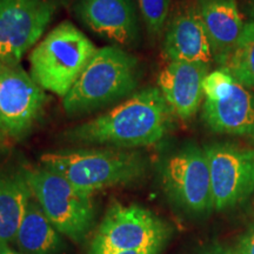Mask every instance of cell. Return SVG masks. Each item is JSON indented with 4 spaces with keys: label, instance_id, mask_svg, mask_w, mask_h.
Returning <instances> with one entry per match:
<instances>
[{
    "label": "cell",
    "instance_id": "6da1fadb",
    "mask_svg": "<svg viewBox=\"0 0 254 254\" xmlns=\"http://www.w3.org/2000/svg\"><path fill=\"white\" fill-rule=\"evenodd\" d=\"M172 113L158 87H145L114 109L72 127L64 139L125 150L151 146L167 133Z\"/></svg>",
    "mask_w": 254,
    "mask_h": 254
},
{
    "label": "cell",
    "instance_id": "ba28073f",
    "mask_svg": "<svg viewBox=\"0 0 254 254\" xmlns=\"http://www.w3.org/2000/svg\"><path fill=\"white\" fill-rule=\"evenodd\" d=\"M161 183L171 201L187 213L204 214L213 209L205 148L186 145L165 159Z\"/></svg>",
    "mask_w": 254,
    "mask_h": 254
},
{
    "label": "cell",
    "instance_id": "3957f363",
    "mask_svg": "<svg viewBox=\"0 0 254 254\" xmlns=\"http://www.w3.org/2000/svg\"><path fill=\"white\" fill-rule=\"evenodd\" d=\"M139 60L119 46L98 49L86 68L63 98L68 116L103 109L131 94L139 84Z\"/></svg>",
    "mask_w": 254,
    "mask_h": 254
},
{
    "label": "cell",
    "instance_id": "52a82bcc",
    "mask_svg": "<svg viewBox=\"0 0 254 254\" xmlns=\"http://www.w3.org/2000/svg\"><path fill=\"white\" fill-rule=\"evenodd\" d=\"M202 118L212 131L254 138V92L241 85L227 69L206 75Z\"/></svg>",
    "mask_w": 254,
    "mask_h": 254
},
{
    "label": "cell",
    "instance_id": "7402d4cb",
    "mask_svg": "<svg viewBox=\"0 0 254 254\" xmlns=\"http://www.w3.org/2000/svg\"><path fill=\"white\" fill-rule=\"evenodd\" d=\"M0 254H23L18 250H14L9 244L0 243Z\"/></svg>",
    "mask_w": 254,
    "mask_h": 254
},
{
    "label": "cell",
    "instance_id": "4fadbf2b",
    "mask_svg": "<svg viewBox=\"0 0 254 254\" xmlns=\"http://www.w3.org/2000/svg\"><path fill=\"white\" fill-rule=\"evenodd\" d=\"M209 65L198 63L168 62L158 78V88L180 119L192 118L199 110L204 90L202 85L208 74Z\"/></svg>",
    "mask_w": 254,
    "mask_h": 254
},
{
    "label": "cell",
    "instance_id": "ffe728a7",
    "mask_svg": "<svg viewBox=\"0 0 254 254\" xmlns=\"http://www.w3.org/2000/svg\"><path fill=\"white\" fill-rule=\"evenodd\" d=\"M237 254H254V230L243 238Z\"/></svg>",
    "mask_w": 254,
    "mask_h": 254
},
{
    "label": "cell",
    "instance_id": "ac0fdd59",
    "mask_svg": "<svg viewBox=\"0 0 254 254\" xmlns=\"http://www.w3.org/2000/svg\"><path fill=\"white\" fill-rule=\"evenodd\" d=\"M247 88H254V20L245 24L234 49L219 63Z\"/></svg>",
    "mask_w": 254,
    "mask_h": 254
},
{
    "label": "cell",
    "instance_id": "603a6c76",
    "mask_svg": "<svg viewBox=\"0 0 254 254\" xmlns=\"http://www.w3.org/2000/svg\"><path fill=\"white\" fill-rule=\"evenodd\" d=\"M200 254H237V253H232V251L225 250L222 249V247H213V249L205 251V252Z\"/></svg>",
    "mask_w": 254,
    "mask_h": 254
},
{
    "label": "cell",
    "instance_id": "5b68a950",
    "mask_svg": "<svg viewBox=\"0 0 254 254\" xmlns=\"http://www.w3.org/2000/svg\"><path fill=\"white\" fill-rule=\"evenodd\" d=\"M24 171L32 194L56 230L77 244L86 240L95 222L93 194L43 166Z\"/></svg>",
    "mask_w": 254,
    "mask_h": 254
},
{
    "label": "cell",
    "instance_id": "277c9868",
    "mask_svg": "<svg viewBox=\"0 0 254 254\" xmlns=\"http://www.w3.org/2000/svg\"><path fill=\"white\" fill-rule=\"evenodd\" d=\"M97 50L78 27L64 21L32 50L30 74L43 90L65 98Z\"/></svg>",
    "mask_w": 254,
    "mask_h": 254
},
{
    "label": "cell",
    "instance_id": "9c48e42d",
    "mask_svg": "<svg viewBox=\"0 0 254 254\" xmlns=\"http://www.w3.org/2000/svg\"><path fill=\"white\" fill-rule=\"evenodd\" d=\"M45 103V90L19 63L0 62V122L7 136H26L43 114Z\"/></svg>",
    "mask_w": 254,
    "mask_h": 254
},
{
    "label": "cell",
    "instance_id": "cb8c5ba5",
    "mask_svg": "<svg viewBox=\"0 0 254 254\" xmlns=\"http://www.w3.org/2000/svg\"><path fill=\"white\" fill-rule=\"evenodd\" d=\"M250 15L253 18V20H254V0H252L250 4Z\"/></svg>",
    "mask_w": 254,
    "mask_h": 254
},
{
    "label": "cell",
    "instance_id": "2e32d148",
    "mask_svg": "<svg viewBox=\"0 0 254 254\" xmlns=\"http://www.w3.org/2000/svg\"><path fill=\"white\" fill-rule=\"evenodd\" d=\"M32 196L24 170L0 171V243H14Z\"/></svg>",
    "mask_w": 254,
    "mask_h": 254
},
{
    "label": "cell",
    "instance_id": "d4e9b609",
    "mask_svg": "<svg viewBox=\"0 0 254 254\" xmlns=\"http://www.w3.org/2000/svg\"><path fill=\"white\" fill-rule=\"evenodd\" d=\"M6 138H7V134H6V133L2 131V129H0V144H1V142L4 141Z\"/></svg>",
    "mask_w": 254,
    "mask_h": 254
},
{
    "label": "cell",
    "instance_id": "44dd1931",
    "mask_svg": "<svg viewBox=\"0 0 254 254\" xmlns=\"http://www.w3.org/2000/svg\"><path fill=\"white\" fill-rule=\"evenodd\" d=\"M161 249H150L141 251H116V252L107 253H98V254H159Z\"/></svg>",
    "mask_w": 254,
    "mask_h": 254
},
{
    "label": "cell",
    "instance_id": "7c38bea8",
    "mask_svg": "<svg viewBox=\"0 0 254 254\" xmlns=\"http://www.w3.org/2000/svg\"><path fill=\"white\" fill-rule=\"evenodd\" d=\"M75 13L98 36L123 46L136 44L140 34L132 0H78Z\"/></svg>",
    "mask_w": 254,
    "mask_h": 254
},
{
    "label": "cell",
    "instance_id": "484cf974",
    "mask_svg": "<svg viewBox=\"0 0 254 254\" xmlns=\"http://www.w3.org/2000/svg\"><path fill=\"white\" fill-rule=\"evenodd\" d=\"M0 129H2V131H4V127H2L1 122H0ZM4 132H5V131H4Z\"/></svg>",
    "mask_w": 254,
    "mask_h": 254
},
{
    "label": "cell",
    "instance_id": "5bb4252c",
    "mask_svg": "<svg viewBox=\"0 0 254 254\" xmlns=\"http://www.w3.org/2000/svg\"><path fill=\"white\" fill-rule=\"evenodd\" d=\"M163 52L168 62L212 63L213 52L198 7L185 8L174 15L165 34Z\"/></svg>",
    "mask_w": 254,
    "mask_h": 254
},
{
    "label": "cell",
    "instance_id": "7a4b0ae2",
    "mask_svg": "<svg viewBox=\"0 0 254 254\" xmlns=\"http://www.w3.org/2000/svg\"><path fill=\"white\" fill-rule=\"evenodd\" d=\"M41 166L60 174L85 192L138 183L146 174L144 155L125 148H77L49 152Z\"/></svg>",
    "mask_w": 254,
    "mask_h": 254
},
{
    "label": "cell",
    "instance_id": "8992f818",
    "mask_svg": "<svg viewBox=\"0 0 254 254\" xmlns=\"http://www.w3.org/2000/svg\"><path fill=\"white\" fill-rule=\"evenodd\" d=\"M168 236V225L150 209L114 202L95 231L88 254L163 249Z\"/></svg>",
    "mask_w": 254,
    "mask_h": 254
},
{
    "label": "cell",
    "instance_id": "30bf717a",
    "mask_svg": "<svg viewBox=\"0 0 254 254\" xmlns=\"http://www.w3.org/2000/svg\"><path fill=\"white\" fill-rule=\"evenodd\" d=\"M58 6L57 0H0V62H20L43 36Z\"/></svg>",
    "mask_w": 254,
    "mask_h": 254
},
{
    "label": "cell",
    "instance_id": "d6986e66",
    "mask_svg": "<svg viewBox=\"0 0 254 254\" xmlns=\"http://www.w3.org/2000/svg\"><path fill=\"white\" fill-rule=\"evenodd\" d=\"M138 4L150 34H160L167 20L171 0H138Z\"/></svg>",
    "mask_w": 254,
    "mask_h": 254
},
{
    "label": "cell",
    "instance_id": "8fae6325",
    "mask_svg": "<svg viewBox=\"0 0 254 254\" xmlns=\"http://www.w3.org/2000/svg\"><path fill=\"white\" fill-rule=\"evenodd\" d=\"M211 177L213 208L237 206L254 190V150L218 142L205 147Z\"/></svg>",
    "mask_w": 254,
    "mask_h": 254
},
{
    "label": "cell",
    "instance_id": "e0dca14e",
    "mask_svg": "<svg viewBox=\"0 0 254 254\" xmlns=\"http://www.w3.org/2000/svg\"><path fill=\"white\" fill-rule=\"evenodd\" d=\"M13 244L23 254H62L65 249L62 234L49 220L34 196L28 201Z\"/></svg>",
    "mask_w": 254,
    "mask_h": 254
},
{
    "label": "cell",
    "instance_id": "9a60e30c",
    "mask_svg": "<svg viewBox=\"0 0 254 254\" xmlns=\"http://www.w3.org/2000/svg\"><path fill=\"white\" fill-rule=\"evenodd\" d=\"M196 7L204 21L213 58L220 63L237 45L245 27L236 0H199Z\"/></svg>",
    "mask_w": 254,
    "mask_h": 254
}]
</instances>
